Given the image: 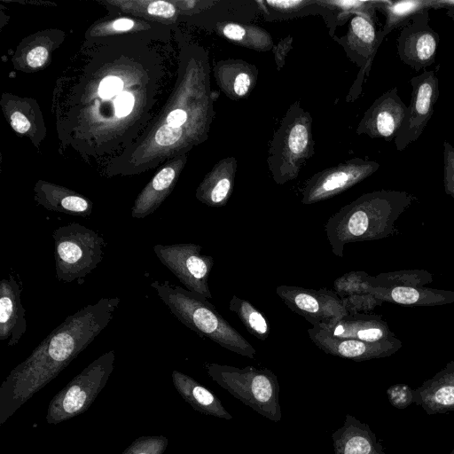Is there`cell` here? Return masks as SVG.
I'll list each match as a JSON object with an SVG mask.
<instances>
[{
	"mask_svg": "<svg viewBox=\"0 0 454 454\" xmlns=\"http://www.w3.org/2000/svg\"><path fill=\"white\" fill-rule=\"evenodd\" d=\"M416 198L403 191L364 193L342 207L325 223L332 252L341 258L348 243L377 240L396 232L395 221Z\"/></svg>",
	"mask_w": 454,
	"mask_h": 454,
	"instance_id": "cell-1",
	"label": "cell"
},
{
	"mask_svg": "<svg viewBox=\"0 0 454 454\" xmlns=\"http://www.w3.org/2000/svg\"><path fill=\"white\" fill-rule=\"evenodd\" d=\"M151 286L172 314L185 326L236 354L254 358L255 348L206 297L169 281H153Z\"/></svg>",
	"mask_w": 454,
	"mask_h": 454,
	"instance_id": "cell-2",
	"label": "cell"
},
{
	"mask_svg": "<svg viewBox=\"0 0 454 454\" xmlns=\"http://www.w3.org/2000/svg\"><path fill=\"white\" fill-rule=\"evenodd\" d=\"M207 372L213 380L245 405L273 422L281 420L280 387L272 371L210 364Z\"/></svg>",
	"mask_w": 454,
	"mask_h": 454,
	"instance_id": "cell-3",
	"label": "cell"
},
{
	"mask_svg": "<svg viewBox=\"0 0 454 454\" xmlns=\"http://www.w3.org/2000/svg\"><path fill=\"white\" fill-rule=\"evenodd\" d=\"M52 237L57 279L83 284L85 278L103 259L106 246L103 238L77 223L57 228Z\"/></svg>",
	"mask_w": 454,
	"mask_h": 454,
	"instance_id": "cell-4",
	"label": "cell"
},
{
	"mask_svg": "<svg viewBox=\"0 0 454 454\" xmlns=\"http://www.w3.org/2000/svg\"><path fill=\"white\" fill-rule=\"evenodd\" d=\"M313 149L311 118L298 106H292L276 132L269 154L274 181L283 184L297 177L301 164Z\"/></svg>",
	"mask_w": 454,
	"mask_h": 454,
	"instance_id": "cell-5",
	"label": "cell"
},
{
	"mask_svg": "<svg viewBox=\"0 0 454 454\" xmlns=\"http://www.w3.org/2000/svg\"><path fill=\"white\" fill-rule=\"evenodd\" d=\"M153 252L167 267L192 293L211 299L208 279L214 265L212 256L202 254L201 247L192 243L157 244Z\"/></svg>",
	"mask_w": 454,
	"mask_h": 454,
	"instance_id": "cell-6",
	"label": "cell"
},
{
	"mask_svg": "<svg viewBox=\"0 0 454 454\" xmlns=\"http://www.w3.org/2000/svg\"><path fill=\"white\" fill-rule=\"evenodd\" d=\"M412 88L410 104L394 142L398 151H403L424 131L434 111L440 96L439 80L434 70L424 71L410 80Z\"/></svg>",
	"mask_w": 454,
	"mask_h": 454,
	"instance_id": "cell-7",
	"label": "cell"
},
{
	"mask_svg": "<svg viewBox=\"0 0 454 454\" xmlns=\"http://www.w3.org/2000/svg\"><path fill=\"white\" fill-rule=\"evenodd\" d=\"M379 168L376 161L356 158L322 170L305 184L301 203L309 205L338 195L372 175Z\"/></svg>",
	"mask_w": 454,
	"mask_h": 454,
	"instance_id": "cell-8",
	"label": "cell"
},
{
	"mask_svg": "<svg viewBox=\"0 0 454 454\" xmlns=\"http://www.w3.org/2000/svg\"><path fill=\"white\" fill-rule=\"evenodd\" d=\"M276 294L294 312L312 325L328 324L348 315L340 298L333 290H318L295 286H278Z\"/></svg>",
	"mask_w": 454,
	"mask_h": 454,
	"instance_id": "cell-9",
	"label": "cell"
},
{
	"mask_svg": "<svg viewBox=\"0 0 454 454\" xmlns=\"http://www.w3.org/2000/svg\"><path fill=\"white\" fill-rule=\"evenodd\" d=\"M429 21L428 12L417 14L402 27L396 40L399 59L417 72L435 62L440 36Z\"/></svg>",
	"mask_w": 454,
	"mask_h": 454,
	"instance_id": "cell-10",
	"label": "cell"
},
{
	"mask_svg": "<svg viewBox=\"0 0 454 454\" xmlns=\"http://www.w3.org/2000/svg\"><path fill=\"white\" fill-rule=\"evenodd\" d=\"M308 334L314 344L325 353L356 362L389 356L403 346L402 341L395 336L377 342L338 339L316 325L308 330Z\"/></svg>",
	"mask_w": 454,
	"mask_h": 454,
	"instance_id": "cell-11",
	"label": "cell"
},
{
	"mask_svg": "<svg viewBox=\"0 0 454 454\" xmlns=\"http://www.w3.org/2000/svg\"><path fill=\"white\" fill-rule=\"evenodd\" d=\"M407 106L394 87L379 97L364 113L356 133L365 134L372 138L395 139L402 126Z\"/></svg>",
	"mask_w": 454,
	"mask_h": 454,
	"instance_id": "cell-12",
	"label": "cell"
},
{
	"mask_svg": "<svg viewBox=\"0 0 454 454\" xmlns=\"http://www.w3.org/2000/svg\"><path fill=\"white\" fill-rule=\"evenodd\" d=\"M316 326L338 339L377 342L395 337L380 316L367 313L348 314L338 320Z\"/></svg>",
	"mask_w": 454,
	"mask_h": 454,
	"instance_id": "cell-13",
	"label": "cell"
},
{
	"mask_svg": "<svg viewBox=\"0 0 454 454\" xmlns=\"http://www.w3.org/2000/svg\"><path fill=\"white\" fill-rule=\"evenodd\" d=\"M21 292L22 287L12 274L1 280L0 340H8V346L16 345L27 331Z\"/></svg>",
	"mask_w": 454,
	"mask_h": 454,
	"instance_id": "cell-14",
	"label": "cell"
},
{
	"mask_svg": "<svg viewBox=\"0 0 454 454\" xmlns=\"http://www.w3.org/2000/svg\"><path fill=\"white\" fill-rule=\"evenodd\" d=\"M414 403L429 415L454 411V360L413 389Z\"/></svg>",
	"mask_w": 454,
	"mask_h": 454,
	"instance_id": "cell-15",
	"label": "cell"
},
{
	"mask_svg": "<svg viewBox=\"0 0 454 454\" xmlns=\"http://www.w3.org/2000/svg\"><path fill=\"white\" fill-rule=\"evenodd\" d=\"M332 439L335 454H386L371 427L350 414Z\"/></svg>",
	"mask_w": 454,
	"mask_h": 454,
	"instance_id": "cell-16",
	"label": "cell"
},
{
	"mask_svg": "<svg viewBox=\"0 0 454 454\" xmlns=\"http://www.w3.org/2000/svg\"><path fill=\"white\" fill-rule=\"evenodd\" d=\"M370 278L364 271H350L334 280L333 291L348 314L366 313L383 303L371 294Z\"/></svg>",
	"mask_w": 454,
	"mask_h": 454,
	"instance_id": "cell-17",
	"label": "cell"
},
{
	"mask_svg": "<svg viewBox=\"0 0 454 454\" xmlns=\"http://www.w3.org/2000/svg\"><path fill=\"white\" fill-rule=\"evenodd\" d=\"M384 36L377 31L372 19L364 14H355L349 22L346 45L355 60L368 70Z\"/></svg>",
	"mask_w": 454,
	"mask_h": 454,
	"instance_id": "cell-18",
	"label": "cell"
},
{
	"mask_svg": "<svg viewBox=\"0 0 454 454\" xmlns=\"http://www.w3.org/2000/svg\"><path fill=\"white\" fill-rule=\"evenodd\" d=\"M236 169L235 158L220 160L199 187L198 200L213 207L225 206L232 192Z\"/></svg>",
	"mask_w": 454,
	"mask_h": 454,
	"instance_id": "cell-19",
	"label": "cell"
},
{
	"mask_svg": "<svg viewBox=\"0 0 454 454\" xmlns=\"http://www.w3.org/2000/svg\"><path fill=\"white\" fill-rule=\"evenodd\" d=\"M371 294L382 301L406 306H440L454 302V291L417 287L371 288Z\"/></svg>",
	"mask_w": 454,
	"mask_h": 454,
	"instance_id": "cell-20",
	"label": "cell"
},
{
	"mask_svg": "<svg viewBox=\"0 0 454 454\" xmlns=\"http://www.w3.org/2000/svg\"><path fill=\"white\" fill-rule=\"evenodd\" d=\"M221 90L231 99L245 97L253 88L257 69L239 59H228L221 61L215 69Z\"/></svg>",
	"mask_w": 454,
	"mask_h": 454,
	"instance_id": "cell-21",
	"label": "cell"
},
{
	"mask_svg": "<svg viewBox=\"0 0 454 454\" xmlns=\"http://www.w3.org/2000/svg\"><path fill=\"white\" fill-rule=\"evenodd\" d=\"M386 15L385 24L380 30L385 37L395 29L403 27L419 13L439 9L438 0H384L380 8Z\"/></svg>",
	"mask_w": 454,
	"mask_h": 454,
	"instance_id": "cell-22",
	"label": "cell"
},
{
	"mask_svg": "<svg viewBox=\"0 0 454 454\" xmlns=\"http://www.w3.org/2000/svg\"><path fill=\"white\" fill-rule=\"evenodd\" d=\"M40 202L49 210L87 216L91 213L92 205L86 199L63 190L45 189L42 191Z\"/></svg>",
	"mask_w": 454,
	"mask_h": 454,
	"instance_id": "cell-23",
	"label": "cell"
},
{
	"mask_svg": "<svg viewBox=\"0 0 454 454\" xmlns=\"http://www.w3.org/2000/svg\"><path fill=\"white\" fill-rule=\"evenodd\" d=\"M229 309L255 338L265 340L269 337L270 327L267 317L250 301L233 295L229 301Z\"/></svg>",
	"mask_w": 454,
	"mask_h": 454,
	"instance_id": "cell-24",
	"label": "cell"
},
{
	"mask_svg": "<svg viewBox=\"0 0 454 454\" xmlns=\"http://www.w3.org/2000/svg\"><path fill=\"white\" fill-rule=\"evenodd\" d=\"M433 278V275L425 270H404L371 276L370 285L383 289L417 287L432 283Z\"/></svg>",
	"mask_w": 454,
	"mask_h": 454,
	"instance_id": "cell-25",
	"label": "cell"
},
{
	"mask_svg": "<svg viewBox=\"0 0 454 454\" xmlns=\"http://www.w3.org/2000/svg\"><path fill=\"white\" fill-rule=\"evenodd\" d=\"M220 31L229 40L256 51H268L272 46L270 35L258 27L227 23Z\"/></svg>",
	"mask_w": 454,
	"mask_h": 454,
	"instance_id": "cell-26",
	"label": "cell"
},
{
	"mask_svg": "<svg viewBox=\"0 0 454 454\" xmlns=\"http://www.w3.org/2000/svg\"><path fill=\"white\" fill-rule=\"evenodd\" d=\"M183 379L189 386L191 398L203 412L227 420L233 418L232 415L224 408L221 400L209 389L196 383L191 379H185L184 376H183Z\"/></svg>",
	"mask_w": 454,
	"mask_h": 454,
	"instance_id": "cell-27",
	"label": "cell"
},
{
	"mask_svg": "<svg viewBox=\"0 0 454 454\" xmlns=\"http://www.w3.org/2000/svg\"><path fill=\"white\" fill-rule=\"evenodd\" d=\"M387 395L390 404L396 409L403 410L414 403L413 389L404 383L390 386L387 390Z\"/></svg>",
	"mask_w": 454,
	"mask_h": 454,
	"instance_id": "cell-28",
	"label": "cell"
},
{
	"mask_svg": "<svg viewBox=\"0 0 454 454\" xmlns=\"http://www.w3.org/2000/svg\"><path fill=\"white\" fill-rule=\"evenodd\" d=\"M443 184L445 193L454 200V147L443 142Z\"/></svg>",
	"mask_w": 454,
	"mask_h": 454,
	"instance_id": "cell-29",
	"label": "cell"
},
{
	"mask_svg": "<svg viewBox=\"0 0 454 454\" xmlns=\"http://www.w3.org/2000/svg\"><path fill=\"white\" fill-rule=\"evenodd\" d=\"M86 399L84 391L77 386H72L63 400V407L67 412H74L81 409Z\"/></svg>",
	"mask_w": 454,
	"mask_h": 454,
	"instance_id": "cell-30",
	"label": "cell"
},
{
	"mask_svg": "<svg viewBox=\"0 0 454 454\" xmlns=\"http://www.w3.org/2000/svg\"><path fill=\"white\" fill-rule=\"evenodd\" d=\"M182 136V128L171 127L168 124L161 126L156 132L155 141L158 145L167 146L177 142Z\"/></svg>",
	"mask_w": 454,
	"mask_h": 454,
	"instance_id": "cell-31",
	"label": "cell"
},
{
	"mask_svg": "<svg viewBox=\"0 0 454 454\" xmlns=\"http://www.w3.org/2000/svg\"><path fill=\"white\" fill-rule=\"evenodd\" d=\"M122 82L120 78L108 76L102 80L98 88L99 96L109 98L122 90Z\"/></svg>",
	"mask_w": 454,
	"mask_h": 454,
	"instance_id": "cell-32",
	"label": "cell"
},
{
	"mask_svg": "<svg viewBox=\"0 0 454 454\" xmlns=\"http://www.w3.org/2000/svg\"><path fill=\"white\" fill-rule=\"evenodd\" d=\"M115 113L118 117L128 115L134 105V97L129 92L120 94L115 99Z\"/></svg>",
	"mask_w": 454,
	"mask_h": 454,
	"instance_id": "cell-33",
	"label": "cell"
},
{
	"mask_svg": "<svg viewBox=\"0 0 454 454\" xmlns=\"http://www.w3.org/2000/svg\"><path fill=\"white\" fill-rule=\"evenodd\" d=\"M175 11L174 5L165 1L152 2L147 7V12L150 14L164 18L172 17Z\"/></svg>",
	"mask_w": 454,
	"mask_h": 454,
	"instance_id": "cell-34",
	"label": "cell"
},
{
	"mask_svg": "<svg viewBox=\"0 0 454 454\" xmlns=\"http://www.w3.org/2000/svg\"><path fill=\"white\" fill-rule=\"evenodd\" d=\"M312 2L301 1V0H287V1H266L265 4L271 8L281 11L284 12H292L303 5L311 4Z\"/></svg>",
	"mask_w": 454,
	"mask_h": 454,
	"instance_id": "cell-35",
	"label": "cell"
},
{
	"mask_svg": "<svg viewBox=\"0 0 454 454\" xmlns=\"http://www.w3.org/2000/svg\"><path fill=\"white\" fill-rule=\"evenodd\" d=\"M47 58V50L43 46H37L28 52L27 62L31 67H39L45 63Z\"/></svg>",
	"mask_w": 454,
	"mask_h": 454,
	"instance_id": "cell-36",
	"label": "cell"
},
{
	"mask_svg": "<svg viewBox=\"0 0 454 454\" xmlns=\"http://www.w3.org/2000/svg\"><path fill=\"white\" fill-rule=\"evenodd\" d=\"M11 125L19 133H26L30 128L29 121L20 112H15L11 116Z\"/></svg>",
	"mask_w": 454,
	"mask_h": 454,
	"instance_id": "cell-37",
	"label": "cell"
},
{
	"mask_svg": "<svg viewBox=\"0 0 454 454\" xmlns=\"http://www.w3.org/2000/svg\"><path fill=\"white\" fill-rule=\"evenodd\" d=\"M187 120V113L183 109H175L167 116V124L175 128H181Z\"/></svg>",
	"mask_w": 454,
	"mask_h": 454,
	"instance_id": "cell-38",
	"label": "cell"
},
{
	"mask_svg": "<svg viewBox=\"0 0 454 454\" xmlns=\"http://www.w3.org/2000/svg\"><path fill=\"white\" fill-rule=\"evenodd\" d=\"M134 26V22L129 19H119L114 21L113 27L115 30L125 31L130 29Z\"/></svg>",
	"mask_w": 454,
	"mask_h": 454,
	"instance_id": "cell-39",
	"label": "cell"
},
{
	"mask_svg": "<svg viewBox=\"0 0 454 454\" xmlns=\"http://www.w3.org/2000/svg\"><path fill=\"white\" fill-rule=\"evenodd\" d=\"M291 44V42H281L278 46L279 48H281V51L275 48L276 49V60H277V63L278 65L279 66L281 64V66L283 65L284 63V59H285V54L283 53L284 51L286 53L288 51H284V50H288V46Z\"/></svg>",
	"mask_w": 454,
	"mask_h": 454,
	"instance_id": "cell-40",
	"label": "cell"
},
{
	"mask_svg": "<svg viewBox=\"0 0 454 454\" xmlns=\"http://www.w3.org/2000/svg\"><path fill=\"white\" fill-rule=\"evenodd\" d=\"M450 454H454V449L450 451Z\"/></svg>",
	"mask_w": 454,
	"mask_h": 454,
	"instance_id": "cell-41",
	"label": "cell"
},
{
	"mask_svg": "<svg viewBox=\"0 0 454 454\" xmlns=\"http://www.w3.org/2000/svg\"><path fill=\"white\" fill-rule=\"evenodd\" d=\"M143 454V453H142Z\"/></svg>",
	"mask_w": 454,
	"mask_h": 454,
	"instance_id": "cell-42",
	"label": "cell"
}]
</instances>
